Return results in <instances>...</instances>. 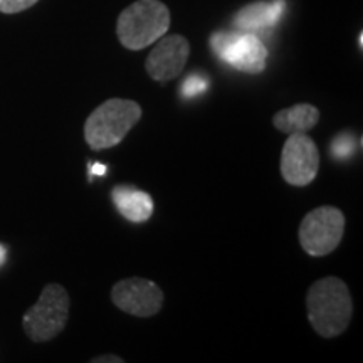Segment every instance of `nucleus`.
I'll use <instances>...</instances> for the list:
<instances>
[{
  "label": "nucleus",
  "mask_w": 363,
  "mask_h": 363,
  "mask_svg": "<svg viewBox=\"0 0 363 363\" xmlns=\"http://www.w3.org/2000/svg\"><path fill=\"white\" fill-rule=\"evenodd\" d=\"M306 310L308 320L320 337H338L348 328L353 316V301L348 286L335 276L318 279L308 289Z\"/></svg>",
  "instance_id": "1"
},
{
  "label": "nucleus",
  "mask_w": 363,
  "mask_h": 363,
  "mask_svg": "<svg viewBox=\"0 0 363 363\" xmlns=\"http://www.w3.org/2000/svg\"><path fill=\"white\" fill-rule=\"evenodd\" d=\"M142 106L133 99L111 98L99 104L84 123V140L94 152L116 147L142 120Z\"/></svg>",
  "instance_id": "2"
},
{
  "label": "nucleus",
  "mask_w": 363,
  "mask_h": 363,
  "mask_svg": "<svg viewBox=\"0 0 363 363\" xmlns=\"http://www.w3.org/2000/svg\"><path fill=\"white\" fill-rule=\"evenodd\" d=\"M170 29V11L160 0H136L120 13L116 35L123 48L142 51Z\"/></svg>",
  "instance_id": "3"
},
{
  "label": "nucleus",
  "mask_w": 363,
  "mask_h": 363,
  "mask_svg": "<svg viewBox=\"0 0 363 363\" xmlns=\"http://www.w3.org/2000/svg\"><path fill=\"white\" fill-rule=\"evenodd\" d=\"M69 308V294L61 284L44 286L38 303L30 306L22 318L26 335L35 343L56 338L66 328Z\"/></svg>",
  "instance_id": "4"
},
{
  "label": "nucleus",
  "mask_w": 363,
  "mask_h": 363,
  "mask_svg": "<svg viewBox=\"0 0 363 363\" xmlns=\"http://www.w3.org/2000/svg\"><path fill=\"white\" fill-rule=\"evenodd\" d=\"M345 234V216L340 208L323 206L303 217L298 238L303 251L313 257L328 256L340 246Z\"/></svg>",
  "instance_id": "5"
},
{
  "label": "nucleus",
  "mask_w": 363,
  "mask_h": 363,
  "mask_svg": "<svg viewBox=\"0 0 363 363\" xmlns=\"http://www.w3.org/2000/svg\"><path fill=\"white\" fill-rule=\"evenodd\" d=\"M211 48L220 61L247 74H259L266 69L267 49L256 34L216 33L211 38Z\"/></svg>",
  "instance_id": "6"
},
{
  "label": "nucleus",
  "mask_w": 363,
  "mask_h": 363,
  "mask_svg": "<svg viewBox=\"0 0 363 363\" xmlns=\"http://www.w3.org/2000/svg\"><path fill=\"white\" fill-rule=\"evenodd\" d=\"M320 170L316 143L306 133H293L286 140L281 153V175L294 187H306Z\"/></svg>",
  "instance_id": "7"
},
{
  "label": "nucleus",
  "mask_w": 363,
  "mask_h": 363,
  "mask_svg": "<svg viewBox=\"0 0 363 363\" xmlns=\"http://www.w3.org/2000/svg\"><path fill=\"white\" fill-rule=\"evenodd\" d=\"M111 301L118 310L131 316H155L163 306L160 286L145 278L121 279L111 288Z\"/></svg>",
  "instance_id": "8"
},
{
  "label": "nucleus",
  "mask_w": 363,
  "mask_h": 363,
  "mask_svg": "<svg viewBox=\"0 0 363 363\" xmlns=\"http://www.w3.org/2000/svg\"><path fill=\"white\" fill-rule=\"evenodd\" d=\"M190 56L189 40L180 34L163 35L148 54L145 69L153 81L167 83L179 78Z\"/></svg>",
  "instance_id": "9"
},
{
  "label": "nucleus",
  "mask_w": 363,
  "mask_h": 363,
  "mask_svg": "<svg viewBox=\"0 0 363 363\" xmlns=\"http://www.w3.org/2000/svg\"><path fill=\"white\" fill-rule=\"evenodd\" d=\"M284 0H272V2H252L242 7L234 16V27L242 33L259 34L262 30L271 29L278 24L284 12Z\"/></svg>",
  "instance_id": "10"
},
{
  "label": "nucleus",
  "mask_w": 363,
  "mask_h": 363,
  "mask_svg": "<svg viewBox=\"0 0 363 363\" xmlns=\"http://www.w3.org/2000/svg\"><path fill=\"white\" fill-rule=\"evenodd\" d=\"M111 199L118 212L126 220L135 222V224L148 220L153 214V208H155L150 194L135 187H128V185H120V187L113 189Z\"/></svg>",
  "instance_id": "11"
},
{
  "label": "nucleus",
  "mask_w": 363,
  "mask_h": 363,
  "mask_svg": "<svg viewBox=\"0 0 363 363\" xmlns=\"http://www.w3.org/2000/svg\"><path fill=\"white\" fill-rule=\"evenodd\" d=\"M320 121V110L310 103H299L291 108H284L272 116V125L281 133H306L315 128Z\"/></svg>",
  "instance_id": "12"
},
{
  "label": "nucleus",
  "mask_w": 363,
  "mask_h": 363,
  "mask_svg": "<svg viewBox=\"0 0 363 363\" xmlns=\"http://www.w3.org/2000/svg\"><path fill=\"white\" fill-rule=\"evenodd\" d=\"M208 88V79L202 72H192L189 78L184 79V83L180 84V96H184L185 99L195 98L199 94L203 93Z\"/></svg>",
  "instance_id": "13"
},
{
  "label": "nucleus",
  "mask_w": 363,
  "mask_h": 363,
  "mask_svg": "<svg viewBox=\"0 0 363 363\" xmlns=\"http://www.w3.org/2000/svg\"><path fill=\"white\" fill-rule=\"evenodd\" d=\"M355 150H357L355 140H353L348 133L338 135L337 138L333 140V143H331V153H333V157L337 158L352 157L353 153H355Z\"/></svg>",
  "instance_id": "14"
},
{
  "label": "nucleus",
  "mask_w": 363,
  "mask_h": 363,
  "mask_svg": "<svg viewBox=\"0 0 363 363\" xmlns=\"http://www.w3.org/2000/svg\"><path fill=\"white\" fill-rule=\"evenodd\" d=\"M39 0H0V12L2 13H19L27 11L38 4Z\"/></svg>",
  "instance_id": "15"
},
{
  "label": "nucleus",
  "mask_w": 363,
  "mask_h": 363,
  "mask_svg": "<svg viewBox=\"0 0 363 363\" xmlns=\"http://www.w3.org/2000/svg\"><path fill=\"white\" fill-rule=\"evenodd\" d=\"M91 363H125L123 358L116 357V355H103L98 358H93Z\"/></svg>",
  "instance_id": "16"
},
{
  "label": "nucleus",
  "mask_w": 363,
  "mask_h": 363,
  "mask_svg": "<svg viewBox=\"0 0 363 363\" xmlns=\"http://www.w3.org/2000/svg\"><path fill=\"white\" fill-rule=\"evenodd\" d=\"M6 259V251H4V247L0 246V262Z\"/></svg>",
  "instance_id": "17"
}]
</instances>
